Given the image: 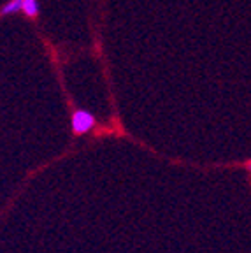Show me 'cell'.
Instances as JSON below:
<instances>
[{"mask_svg": "<svg viewBox=\"0 0 251 253\" xmlns=\"http://www.w3.org/2000/svg\"><path fill=\"white\" fill-rule=\"evenodd\" d=\"M27 18H37L39 16V2L37 0H23V9H21Z\"/></svg>", "mask_w": 251, "mask_h": 253, "instance_id": "3", "label": "cell"}, {"mask_svg": "<svg viewBox=\"0 0 251 253\" xmlns=\"http://www.w3.org/2000/svg\"><path fill=\"white\" fill-rule=\"evenodd\" d=\"M23 9V0H9L7 4L2 5L0 9V16H9V14H16Z\"/></svg>", "mask_w": 251, "mask_h": 253, "instance_id": "2", "label": "cell"}, {"mask_svg": "<svg viewBox=\"0 0 251 253\" xmlns=\"http://www.w3.org/2000/svg\"><path fill=\"white\" fill-rule=\"evenodd\" d=\"M97 125V120L86 109H78L72 113L71 118V128L76 135H84L88 132H91Z\"/></svg>", "mask_w": 251, "mask_h": 253, "instance_id": "1", "label": "cell"}, {"mask_svg": "<svg viewBox=\"0 0 251 253\" xmlns=\"http://www.w3.org/2000/svg\"><path fill=\"white\" fill-rule=\"evenodd\" d=\"M244 169L248 170V174H250V179H251V160H250V162L244 164Z\"/></svg>", "mask_w": 251, "mask_h": 253, "instance_id": "4", "label": "cell"}]
</instances>
